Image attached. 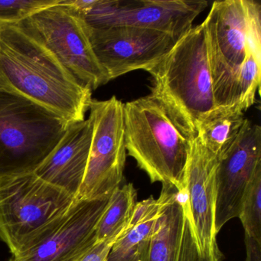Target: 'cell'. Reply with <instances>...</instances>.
Masks as SVG:
<instances>
[{
  "instance_id": "cell-1",
  "label": "cell",
  "mask_w": 261,
  "mask_h": 261,
  "mask_svg": "<svg viewBox=\"0 0 261 261\" xmlns=\"http://www.w3.org/2000/svg\"><path fill=\"white\" fill-rule=\"evenodd\" d=\"M0 90L22 96L69 122L85 120L92 91L17 24L0 23Z\"/></svg>"
},
{
  "instance_id": "cell-2",
  "label": "cell",
  "mask_w": 261,
  "mask_h": 261,
  "mask_svg": "<svg viewBox=\"0 0 261 261\" xmlns=\"http://www.w3.org/2000/svg\"><path fill=\"white\" fill-rule=\"evenodd\" d=\"M148 72L150 95L189 140L198 137L205 120L216 114L204 22L192 27Z\"/></svg>"
},
{
  "instance_id": "cell-3",
  "label": "cell",
  "mask_w": 261,
  "mask_h": 261,
  "mask_svg": "<svg viewBox=\"0 0 261 261\" xmlns=\"http://www.w3.org/2000/svg\"><path fill=\"white\" fill-rule=\"evenodd\" d=\"M76 201L34 172L0 177V241L13 256L25 253L61 224Z\"/></svg>"
},
{
  "instance_id": "cell-4",
  "label": "cell",
  "mask_w": 261,
  "mask_h": 261,
  "mask_svg": "<svg viewBox=\"0 0 261 261\" xmlns=\"http://www.w3.org/2000/svg\"><path fill=\"white\" fill-rule=\"evenodd\" d=\"M125 146L128 155L152 182L171 185L185 192L190 140L152 96L123 103Z\"/></svg>"
},
{
  "instance_id": "cell-5",
  "label": "cell",
  "mask_w": 261,
  "mask_h": 261,
  "mask_svg": "<svg viewBox=\"0 0 261 261\" xmlns=\"http://www.w3.org/2000/svg\"><path fill=\"white\" fill-rule=\"evenodd\" d=\"M70 123L33 100L0 90V177L34 172Z\"/></svg>"
},
{
  "instance_id": "cell-6",
  "label": "cell",
  "mask_w": 261,
  "mask_h": 261,
  "mask_svg": "<svg viewBox=\"0 0 261 261\" xmlns=\"http://www.w3.org/2000/svg\"><path fill=\"white\" fill-rule=\"evenodd\" d=\"M60 1L16 24L42 44L81 85L94 91L109 79L82 21Z\"/></svg>"
},
{
  "instance_id": "cell-7",
  "label": "cell",
  "mask_w": 261,
  "mask_h": 261,
  "mask_svg": "<svg viewBox=\"0 0 261 261\" xmlns=\"http://www.w3.org/2000/svg\"><path fill=\"white\" fill-rule=\"evenodd\" d=\"M89 111L92 141L77 200L111 196L121 184L126 160L123 102L115 96L107 100H92Z\"/></svg>"
},
{
  "instance_id": "cell-8",
  "label": "cell",
  "mask_w": 261,
  "mask_h": 261,
  "mask_svg": "<svg viewBox=\"0 0 261 261\" xmlns=\"http://www.w3.org/2000/svg\"><path fill=\"white\" fill-rule=\"evenodd\" d=\"M201 0H97L80 16L85 27H131L155 30L179 39L205 10Z\"/></svg>"
},
{
  "instance_id": "cell-9",
  "label": "cell",
  "mask_w": 261,
  "mask_h": 261,
  "mask_svg": "<svg viewBox=\"0 0 261 261\" xmlns=\"http://www.w3.org/2000/svg\"><path fill=\"white\" fill-rule=\"evenodd\" d=\"M84 28L109 81L137 70L148 72L178 40L166 33L137 27Z\"/></svg>"
},
{
  "instance_id": "cell-10",
  "label": "cell",
  "mask_w": 261,
  "mask_h": 261,
  "mask_svg": "<svg viewBox=\"0 0 261 261\" xmlns=\"http://www.w3.org/2000/svg\"><path fill=\"white\" fill-rule=\"evenodd\" d=\"M208 49L238 69L250 53L261 55V6L253 0L216 1L204 21Z\"/></svg>"
},
{
  "instance_id": "cell-11",
  "label": "cell",
  "mask_w": 261,
  "mask_h": 261,
  "mask_svg": "<svg viewBox=\"0 0 261 261\" xmlns=\"http://www.w3.org/2000/svg\"><path fill=\"white\" fill-rule=\"evenodd\" d=\"M218 163V157L206 149L198 137L190 140L185 174L186 213L198 253L212 259L221 258L215 230Z\"/></svg>"
},
{
  "instance_id": "cell-12",
  "label": "cell",
  "mask_w": 261,
  "mask_h": 261,
  "mask_svg": "<svg viewBox=\"0 0 261 261\" xmlns=\"http://www.w3.org/2000/svg\"><path fill=\"white\" fill-rule=\"evenodd\" d=\"M261 166V128L246 119L233 144L218 159L216 169L215 230L216 235L238 218L246 190Z\"/></svg>"
},
{
  "instance_id": "cell-13",
  "label": "cell",
  "mask_w": 261,
  "mask_h": 261,
  "mask_svg": "<svg viewBox=\"0 0 261 261\" xmlns=\"http://www.w3.org/2000/svg\"><path fill=\"white\" fill-rule=\"evenodd\" d=\"M111 196L77 200L45 239L10 261H77L97 243L96 228Z\"/></svg>"
},
{
  "instance_id": "cell-14",
  "label": "cell",
  "mask_w": 261,
  "mask_h": 261,
  "mask_svg": "<svg viewBox=\"0 0 261 261\" xmlns=\"http://www.w3.org/2000/svg\"><path fill=\"white\" fill-rule=\"evenodd\" d=\"M163 204L142 261H198L200 254L186 213V195L163 185Z\"/></svg>"
},
{
  "instance_id": "cell-15",
  "label": "cell",
  "mask_w": 261,
  "mask_h": 261,
  "mask_svg": "<svg viewBox=\"0 0 261 261\" xmlns=\"http://www.w3.org/2000/svg\"><path fill=\"white\" fill-rule=\"evenodd\" d=\"M92 137L90 117L71 122L59 144L34 173L77 199L86 172Z\"/></svg>"
},
{
  "instance_id": "cell-16",
  "label": "cell",
  "mask_w": 261,
  "mask_h": 261,
  "mask_svg": "<svg viewBox=\"0 0 261 261\" xmlns=\"http://www.w3.org/2000/svg\"><path fill=\"white\" fill-rule=\"evenodd\" d=\"M163 202V198L160 196L157 199L151 196L137 202L127 229L113 244L107 261H142Z\"/></svg>"
},
{
  "instance_id": "cell-17",
  "label": "cell",
  "mask_w": 261,
  "mask_h": 261,
  "mask_svg": "<svg viewBox=\"0 0 261 261\" xmlns=\"http://www.w3.org/2000/svg\"><path fill=\"white\" fill-rule=\"evenodd\" d=\"M137 198V190L132 183L120 186L113 192L96 228L97 242L116 241L127 229Z\"/></svg>"
},
{
  "instance_id": "cell-18",
  "label": "cell",
  "mask_w": 261,
  "mask_h": 261,
  "mask_svg": "<svg viewBox=\"0 0 261 261\" xmlns=\"http://www.w3.org/2000/svg\"><path fill=\"white\" fill-rule=\"evenodd\" d=\"M244 113H222L210 117L200 127L201 143L218 159L230 148L239 135L246 118Z\"/></svg>"
},
{
  "instance_id": "cell-19",
  "label": "cell",
  "mask_w": 261,
  "mask_h": 261,
  "mask_svg": "<svg viewBox=\"0 0 261 261\" xmlns=\"http://www.w3.org/2000/svg\"><path fill=\"white\" fill-rule=\"evenodd\" d=\"M238 218L246 234L261 242V166L246 190Z\"/></svg>"
},
{
  "instance_id": "cell-20",
  "label": "cell",
  "mask_w": 261,
  "mask_h": 261,
  "mask_svg": "<svg viewBox=\"0 0 261 261\" xmlns=\"http://www.w3.org/2000/svg\"><path fill=\"white\" fill-rule=\"evenodd\" d=\"M60 0H0V23L14 24Z\"/></svg>"
},
{
  "instance_id": "cell-21",
  "label": "cell",
  "mask_w": 261,
  "mask_h": 261,
  "mask_svg": "<svg viewBox=\"0 0 261 261\" xmlns=\"http://www.w3.org/2000/svg\"><path fill=\"white\" fill-rule=\"evenodd\" d=\"M115 241L97 242L79 260L77 261H107L108 254Z\"/></svg>"
},
{
  "instance_id": "cell-22",
  "label": "cell",
  "mask_w": 261,
  "mask_h": 261,
  "mask_svg": "<svg viewBox=\"0 0 261 261\" xmlns=\"http://www.w3.org/2000/svg\"><path fill=\"white\" fill-rule=\"evenodd\" d=\"M244 241L247 254L245 261H261V242L246 233Z\"/></svg>"
},
{
  "instance_id": "cell-23",
  "label": "cell",
  "mask_w": 261,
  "mask_h": 261,
  "mask_svg": "<svg viewBox=\"0 0 261 261\" xmlns=\"http://www.w3.org/2000/svg\"><path fill=\"white\" fill-rule=\"evenodd\" d=\"M198 261H221V259H212V258L209 257V256H201L200 255Z\"/></svg>"
}]
</instances>
